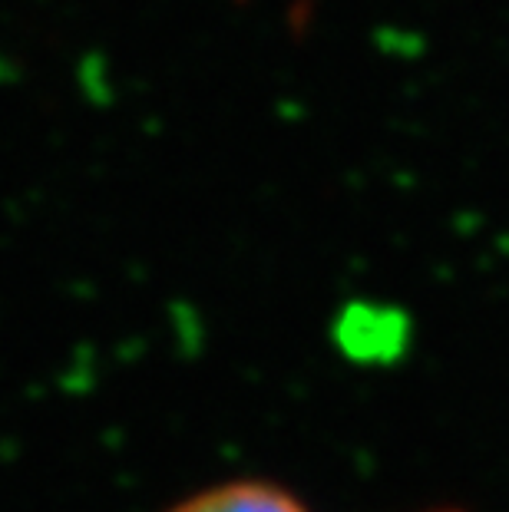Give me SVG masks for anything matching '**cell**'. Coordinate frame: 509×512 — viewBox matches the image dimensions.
<instances>
[{"instance_id": "cell-1", "label": "cell", "mask_w": 509, "mask_h": 512, "mask_svg": "<svg viewBox=\"0 0 509 512\" xmlns=\"http://www.w3.org/2000/svg\"><path fill=\"white\" fill-rule=\"evenodd\" d=\"M169 512H305L295 496L262 479H235L182 499Z\"/></svg>"}]
</instances>
